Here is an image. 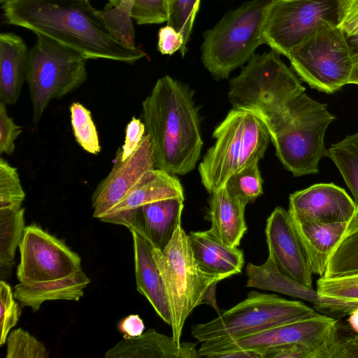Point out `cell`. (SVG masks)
I'll use <instances>...</instances> for the list:
<instances>
[{"label":"cell","mask_w":358,"mask_h":358,"mask_svg":"<svg viewBox=\"0 0 358 358\" xmlns=\"http://www.w3.org/2000/svg\"><path fill=\"white\" fill-rule=\"evenodd\" d=\"M118 329L124 334V337L133 338L143 334L145 325L139 315H130L119 322Z\"/></svg>","instance_id":"ee69618b"},{"label":"cell","mask_w":358,"mask_h":358,"mask_svg":"<svg viewBox=\"0 0 358 358\" xmlns=\"http://www.w3.org/2000/svg\"><path fill=\"white\" fill-rule=\"evenodd\" d=\"M155 169L152 143L145 134L137 150L126 160L117 150L114 165L92 196L93 217L99 219L113 208L148 171Z\"/></svg>","instance_id":"9a60e30c"},{"label":"cell","mask_w":358,"mask_h":358,"mask_svg":"<svg viewBox=\"0 0 358 358\" xmlns=\"http://www.w3.org/2000/svg\"><path fill=\"white\" fill-rule=\"evenodd\" d=\"M262 182L258 162H255L234 173L224 187L229 194L246 206L262 194Z\"/></svg>","instance_id":"f546056e"},{"label":"cell","mask_w":358,"mask_h":358,"mask_svg":"<svg viewBox=\"0 0 358 358\" xmlns=\"http://www.w3.org/2000/svg\"><path fill=\"white\" fill-rule=\"evenodd\" d=\"M292 217V216H291ZM313 274L323 277L329 258L340 241L358 228V213L350 222L319 223L292 217Z\"/></svg>","instance_id":"d6986e66"},{"label":"cell","mask_w":358,"mask_h":358,"mask_svg":"<svg viewBox=\"0 0 358 358\" xmlns=\"http://www.w3.org/2000/svg\"><path fill=\"white\" fill-rule=\"evenodd\" d=\"M29 52L24 41L11 33L0 34V101L15 104L27 79Z\"/></svg>","instance_id":"603a6c76"},{"label":"cell","mask_w":358,"mask_h":358,"mask_svg":"<svg viewBox=\"0 0 358 358\" xmlns=\"http://www.w3.org/2000/svg\"><path fill=\"white\" fill-rule=\"evenodd\" d=\"M279 55L272 49L254 54L239 75L230 80L228 97L234 108L249 111L264 122L306 91Z\"/></svg>","instance_id":"8992f818"},{"label":"cell","mask_w":358,"mask_h":358,"mask_svg":"<svg viewBox=\"0 0 358 358\" xmlns=\"http://www.w3.org/2000/svg\"><path fill=\"white\" fill-rule=\"evenodd\" d=\"M217 358H262V356L253 350H235L222 353Z\"/></svg>","instance_id":"f6af8a7d"},{"label":"cell","mask_w":358,"mask_h":358,"mask_svg":"<svg viewBox=\"0 0 358 358\" xmlns=\"http://www.w3.org/2000/svg\"><path fill=\"white\" fill-rule=\"evenodd\" d=\"M337 25L347 36L358 32V0H338Z\"/></svg>","instance_id":"60d3db41"},{"label":"cell","mask_w":358,"mask_h":358,"mask_svg":"<svg viewBox=\"0 0 358 358\" xmlns=\"http://www.w3.org/2000/svg\"><path fill=\"white\" fill-rule=\"evenodd\" d=\"M348 41L351 49L352 56L358 53V32L351 35L348 36Z\"/></svg>","instance_id":"681fc988"},{"label":"cell","mask_w":358,"mask_h":358,"mask_svg":"<svg viewBox=\"0 0 358 358\" xmlns=\"http://www.w3.org/2000/svg\"><path fill=\"white\" fill-rule=\"evenodd\" d=\"M268 255L278 268L304 286L313 288V271L288 210L276 207L265 229Z\"/></svg>","instance_id":"2e32d148"},{"label":"cell","mask_w":358,"mask_h":358,"mask_svg":"<svg viewBox=\"0 0 358 358\" xmlns=\"http://www.w3.org/2000/svg\"><path fill=\"white\" fill-rule=\"evenodd\" d=\"M337 327L336 319L317 313L307 319L280 324L236 339L217 338L203 341L198 354L199 357L213 358L235 350H253L260 354L270 348L300 343L320 348L321 358L323 347Z\"/></svg>","instance_id":"7c38bea8"},{"label":"cell","mask_w":358,"mask_h":358,"mask_svg":"<svg viewBox=\"0 0 358 358\" xmlns=\"http://www.w3.org/2000/svg\"><path fill=\"white\" fill-rule=\"evenodd\" d=\"M335 116L302 92L264 122L279 160L294 176L315 174L325 155L324 136Z\"/></svg>","instance_id":"3957f363"},{"label":"cell","mask_w":358,"mask_h":358,"mask_svg":"<svg viewBox=\"0 0 358 358\" xmlns=\"http://www.w3.org/2000/svg\"><path fill=\"white\" fill-rule=\"evenodd\" d=\"M183 201L184 197L162 199L122 213L103 215L99 220L125 226L163 251L182 224Z\"/></svg>","instance_id":"5bb4252c"},{"label":"cell","mask_w":358,"mask_h":358,"mask_svg":"<svg viewBox=\"0 0 358 358\" xmlns=\"http://www.w3.org/2000/svg\"><path fill=\"white\" fill-rule=\"evenodd\" d=\"M324 156L334 163L358 206V132L332 144Z\"/></svg>","instance_id":"83f0119b"},{"label":"cell","mask_w":358,"mask_h":358,"mask_svg":"<svg viewBox=\"0 0 358 358\" xmlns=\"http://www.w3.org/2000/svg\"><path fill=\"white\" fill-rule=\"evenodd\" d=\"M6 106L0 101V154L12 155L15 148V141L22 133V128L15 124Z\"/></svg>","instance_id":"f35d334b"},{"label":"cell","mask_w":358,"mask_h":358,"mask_svg":"<svg viewBox=\"0 0 358 358\" xmlns=\"http://www.w3.org/2000/svg\"><path fill=\"white\" fill-rule=\"evenodd\" d=\"M287 57L292 69L311 88L331 94L350 84L352 53L348 36L338 25L318 31Z\"/></svg>","instance_id":"30bf717a"},{"label":"cell","mask_w":358,"mask_h":358,"mask_svg":"<svg viewBox=\"0 0 358 358\" xmlns=\"http://www.w3.org/2000/svg\"><path fill=\"white\" fill-rule=\"evenodd\" d=\"M217 282V281L214 282L206 290L202 299L201 304L206 303L210 305L214 309H215L220 313V310L217 307L215 298V290Z\"/></svg>","instance_id":"bcb514c9"},{"label":"cell","mask_w":358,"mask_h":358,"mask_svg":"<svg viewBox=\"0 0 358 358\" xmlns=\"http://www.w3.org/2000/svg\"><path fill=\"white\" fill-rule=\"evenodd\" d=\"M348 322L351 329L358 333V306L349 315Z\"/></svg>","instance_id":"c3c4849f"},{"label":"cell","mask_w":358,"mask_h":358,"mask_svg":"<svg viewBox=\"0 0 358 358\" xmlns=\"http://www.w3.org/2000/svg\"><path fill=\"white\" fill-rule=\"evenodd\" d=\"M131 17L138 24L167 22L169 0H134Z\"/></svg>","instance_id":"8d00e7d4"},{"label":"cell","mask_w":358,"mask_h":358,"mask_svg":"<svg viewBox=\"0 0 358 358\" xmlns=\"http://www.w3.org/2000/svg\"><path fill=\"white\" fill-rule=\"evenodd\" d=\"M289 213L297 220L319 223L351 221L358 206L346 191L334 183H319L289 196Z\"/></svg>","instance_id":"e0dca14e"},{"label":"cell","mask_w":358,"mask_h":358,"mask_svg":"<svg viewBox=\"0 0 358 358\" xmlns=\"http://www.w3.org/2000/svg\"><path fill=\"white\" fill-rule=\"evenodd\" d=\"M19 282L64 278L82 269L81 259L61 240L36 224L25 227L19 245Z\"/></svg>","instance_id":"4fadbf2b"},{"label":"cell","mask_w":358,"mask_h":358,"mask_svg":"<svg viewBox=\"0 0 358 358\" xmlns=\"http://www.w3.org/2000/svg\"><path fill=\"white\" fill-rule=\"evenodd\" d=\"M87 60L76 51L37 35L29 52L26 79L35 127L52 100L75 91L85 82Z\"/></svg>","instance_id":"ba28073f"},{"label":"cell","mask_w":358,"mask_h":358,"mask_svg":"<svg viewBox=\"0 0 358 358\" xmlns=\"http://www.w3.org/2000/svg\"><path fill=\"white\" fill-rule=\"evenodd\" d=\"M25 199L17 169L0 159V210H19Z\"/></svg>","instance_id":"1f68e13d"},{"label":"cell","mask_w":358,"mask_h":358,"mask_svg":"<svg viewBox=\"0 0 358 358\" xmlns=\"http://www.w3.org/2000/svg\"><path fill=\"white\" fill-rule=\"evenodd\" d=\"M6 358H48L45 345L21 328L12 331L6 340Z\"/></svg>","instance_id":"d6a6232c"},{"label":"cell","mask_w":358,"mask_h":358,"mask_svg":"<svg viewBox=\"0 0 358 358\" xmlns=\"http://www.w3.org/2000/svg\"><path fill=\"white\" fill-rule=\"evenodd\" d=\"M9 0H0L1 3L3 4L4 3L7 2Z\"/></svg>","instance_id":"f907efd6"},{"label":"cell","mask_w":358,"mask_h":358,"mask_svg":"<svg viewBox=\"0 0 358 358\" xmlns=\"http://www.w3.org/2000/svg\"><path fill=\"white\" fill-rule=\"evenodd\" d=\"M338 24V0H273L264 21L265 44L286 57L323 28Z\"/></svg>","instance_id":"8fae6325"},{"label":"cell","mask_w":358,"mask_h":358,"mask_svg":"<svg viewBox=\"0 0 358 358\" xmlns=\"http://www.w3.org/2000/svg\"><path fill=\"white\" fill-rule=\"evenodd\" d=\"M130 231L134 243L137 290L147 299L160 318L171 326L169 304L162 276L152 255V246L135 231Z\"/></svg>","instance_id":"ffe728a7"},{"label":"cell","mask_w":358,"mask_h":358,"mask_svg":"<svg viewBox=\"0 0 358 358\" xmlns=\"http://www.w3.org/2000/svg\"><path fill=\"white\" fill-rule=\"evenodd\" d=\"M175 197H184L180 180L173 175L155 168L145 173L103 215L122 213L149 203Z\"/></svg>","instance_id":"484cf974"},{"label":"cell","mask_w":358,"mask_h":358,"mask_svg":"<svg viewBox=\"0 0 358 358\" xmlns=\"http://www.w3.org/2000/svg\"><path fill=\"white\" fill-rule=\"evenodd\" d=\"M196 343L181 342L179 345L171 337L148 329L141 336L123 337L108 350L106 358H199Z\"/></svg>","instance_id":"44dd1931"},{"label":"cell","mask_w":358,"mask_h":358,"mask_svg":"<svg viewBox=\"0 0 358 358\" xmlns=\"http://www.w3.org/2000/svg\"><path fill=\"white\" fill-rule=\"evenodd\" d=\"M157 48L162 55H168L180 50L184 56L187 51L183 35L169 24L159 30Z\"/></svg>","instance_id":"ab89813d"},{"label":"cell","mask_w":358,"mask_h":358,"mask_svg":"<svg viewBox=\"0 0 358 358\" xmlns=\"http://www.w3.org/2000/svg\"><path fill=\"white\" fill-rule=\"evenodd\" d=\"M210 194L208 217L211 227L208 230L224 245L238 247L248 229L246 206L229 194L225 187Z\"/></svg>","instance_id":"cb8c5ba5"},{"label":"cell","mask_w":358,"mask_h":358,"mask_svg":"<svg viewBox=\"0 0 358 358\" xmlns=\"http://www.w3.org/2000/svg\"><path fill=\"white\" fill-rule=\"evenodd\" d=\"M353 66L350 84L358 85V53L352 56Z\"/></svg>","instance_id":"7dc6e473"},{"label":"cell","mask_w":358,"mask_h":358,"mask_svg":"<svg viewBox=\"0 0 358 358\" xmlns=\"http://www.w3.org/2000/svg\"><path fill=\"white\" fill-rule=\"evenodd\" d=\"M316 290L322 296L358 301V272L336 278L320 277Z\"/></svg>","instance_id":"836d02e7"},{"label":"cell","mask_w":358,"mask_h":358,"mask_svg":"<svg viewBox=\"0 0 358 358\" xmlns=\"http://www.w3.org/2000/svg\"><path fill=\"white\" fill-rule=\"evenodd\" d=\"M358 272V228L348 233L331 254L323 277L336 278Z\"/></svg>","instance_id":"f1b7e54d"},{"label":"cell","mask_w":358,"mask_h":358,"mask_svg":"<svg viewBox=\"0 0 358 358\" xmlns=\"http://www.w3.org/2000/svg\"><path fill=\"white\" fill-rule=\"evenodd\" d=\"M262 358H320V348L306 343H294L268 348Z\"/></svg>","instance_id":"74e56055"},{"label":"cell","mask_w":358,"mask_h":358,"mask_svg":"<svg viewBox=\"0 0 358 358\" xmlns=\"http://www.w3.org/2000/svg\"><path fill=\"white\" fill-rule=\"evenodd\" d=\"M8 24L51 38L89 59L134 64L146 56L123 44L88 0H9L2 4Z\"/></svg>","instance_id":"6da1fadb"},{"label":"cell","mask_w":358,"mask_h":358,"mask_svg":"<svg viewBox=\"0 0 358 358\" xmlns=\"http://www.w3.org/2000/svg\"><path fill=\"white\" fill-rule=\"evenodd\" d=\"M327 358H358V333L353 336L341 338L338 329Z\"/></svg>","instance_id":"7bdbcfd3"},{"label":"cell","mask_w":358,"mask_h":358,"mask_svg":"<svg viewBox=\"0 0 358 358\" xmlns=\"http://www.w3.org/2000/svg\"><path fill=\"white\" fill-rule=\"evenodd\" d=\"M316 314L301 301L252 291L245 300L213 320L192 325L191 334L199 342L217 338L236 339Z\"/></svg>","instance_id":"9c48e42d"},{"label":"cell","mask_w":358,"mask_h":358,"mask_svg":"<svg viewBox=\"0 0 358 358\" xmlns=\"http://www.w3.org/2000/svg\"><path fill=\"white\" fill-rule=\"evenodd\" d=\"M187 236L194 259L203 271L222 280L241 272L244 255L238 247L224 245L209 230L192 231Z\"/></svg>","instance_id":"7402d4cb"},{"label":"cell","mask_w":358,"mask_h":358,"mask_svg":"<svg viewBox=\"0 0 358 358\" xmlns=\"http://www.w3.org/2000/svg\"><path fill=\"white\" fill-rule=\"evenodd\" d=\"M273 1H246L203 34L201 61L215 78H227L233 70L248 62L257 47L265 44L264 24Z\"/></svg>","instance_id":"5b68a950"},{"label":"cell","mask_w":358,"mask_h":358,"mask_svg":"<svg viewBox=\"0 0 358 358\" xmlns=\"http://www.w3.org/2000/svg\"><path fill=\"white\" fill-rule=\"evenodd\" d=\"M10 285L0 281V346L6 343L10 329L16 326L21 315V308L14 300Z\"/></svg>","instance_id":"d590c367"},{"label":"cell","mask_w":358,"mask_h":358,"mask_svg":"<svg viewBox=\"0 0 358 358\" xmlns=\"http://www.w3.org/2000/svg\"><path fill=\"white\" fill-rule=\"evenodd\" d=\"M152 251L169 304L172 336L180 345L186 319L197 306L201 304L208 287L214 282L222 279L199 268L182 224L178 226L163 251L153 246Z\"/></svg>","instance_id":"52a82bcc"},{"label":"cell","mask_w":358,"mask_h":358,"mask_svg":"<svg viewBox=\"0 0 358 358\" xmlns=\"http://www.w3.org/2000/svg\"><path fill=\"white\" fill-rule=\"evenodd\" d=\"M245 271L248 277L246 287L277 292L309 301L322 313L343 317L349 315L354 308L352 301L322 296L317 290L307 287L285 275L269 255L261 265L249 263Z\"/></svg>","instance_id":"ac0fdd59"},{"label":"cell","mask_w":358,"mask_h":358,"mask_svg":"<svg viewBox=\"0 0 358 358\" xmlns=\"http://www.w3.org/2000/svg\"><path fill=\"white\" fill-rule=\"evenodd\" d=\"M193 92L169 76L159 78L142 103L143 123L152 143L155 168L172 175L192 171L203 140Z\"/></svg>","instance_id":"7a4b0ae2"},{"label":"cell","mask_w":358,"mask_h":358,"mask_svg":"<svg viewBox=\"0 0 358 358\" xmlns=\"http://www.w3.org/2000/svg\"><path fill=\"white\" fill-rule=\"evenodd\" d=\"M90 282L86 274L79 271L64 278L45 282H19L14 288V297L22 306H29L34 313L47 301H79L84 295L83 289Z\"/></svg>","instance_id":"d4e9b609"},{"label":"cell","mask_w":358,"mask_h":358,"mask_svg":"<svg viewBox=\"0 0 358 358\" xmlns=\"http://www.w3.org/2000/svg\"><path fill=\"white\" fill-rule=\"evenodd\" d=\"M215 143L199 166L201 183L211 193L236 172L258 162L268 147V130L255 114L233 108L214 130Z\"/></svg>","instance_id":"277c9868"},{"label":"cell","mask_w":358,"mask_h":358,"mask_svg":"<svg viewBox=\"0 0 358 358\" xmlns=\"http://www.w3.org/2000/svg\"><path fill=\"white\" fill-rule=\"evenodd\" d=\"M145 132L144 123L135 117H132L126 127L124 143L118 149L122 160H126L137 150Z\"/></svg>","instance_id":"b9f144b4"},{"label":"cell","mask_w":358,"mask_h":358,"mask_svg":"<svg viewBox=\"0 0 358 358\" xmlns=\"http://www.w3.org/2000/svg\"><path fill=\"white\" fill-rule=\"evenodd\" d=\"M200 0H169V17L167 24L181 33L187 44L192 34Z\"/></svg>","instance_id":"e575fe53"},{"label":"cell","mask_w":358,"mask_h":358,"mask_svg":"<svg viewBox=\"0 0 358 358\" xmlns=\"http://www.w3.org/2000/svg\"><path fill=\"white\" fill-rule=\"evenodd\" d=\"M24 208L0 210V275L8 278L15 264V254L22 238L24 226Z\"/></svg>","instance_id":"4316f807"},{"label":"cell","mask_w":358,"mask_h":358,"mask_svg":"<svg viewBox=\"0 0 358 358\" xmlns=\"http://www.w3.org/2000/svg\"><path fill=\"white\" fill-rule=\"evenodd\" d=\"M71 123L77 143L85 151L97 155L101 152L99 136L90 111L78 102L70 106Z\"/></svg>","instance_id":"4dcf8cb0"}]
</instances>
